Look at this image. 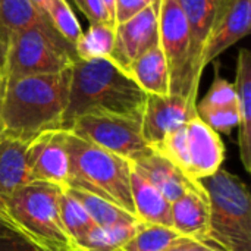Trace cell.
Segmentation results:
<instances>
[{"label": "cell", "mask_w": 251, "mask_h": 251, "mask_svg": "<svg viewBox=\"0 0 251 251\" xmlns=\"http://www.w3.org/2000/svg\"><path fill=\"white\" fill-rule=\"evenodd\" d=\"M71 68L57 74L7 79L0 100V132L29 143L62 129L69 103Z\"/></svg>", "instance_id": "6da1fadb"}, {"label": "cell", "mask_w": 251, "mask_h": 251, "mask_svg": "<svg viewBox=\"0 0 251 251\" xmlns=\"http://www.w3.org/2000/svg\"><path fill=\"white\" fill-rule=\"evenodd\" d=\"M147 94L135 81L110 59L81 60L71 68L69 103L62 129H68L75 118L87 113H113L140 118Z\"/></svg>", "instance_id": "7a4b0ae2"}, {"label": "cell", "mask_w": 251, "mask_h": 251, "mask_svg": "<svg viewBox=\"0 0 251 251\" xmlns=\"http://www.w3.org/2000/svg\"><path fill=\"white\" fill-rule=\"evenodd\" d=\"M62 188L34 181L0 199V222L41 251H82L69 237L59 207Z\"/></svg>", "instance_id": "3957f363"}, {"label": "cell", "mask_w": 251, "mask_h": 251, "mask_svg": "<svg viewBox=\"0 0 251 251\" xmlns=\"http://www.w3.org/2000/svg\"><path fill=\"white\" fill-rule=\"evenodd\" d=\"M60 131L69 160L66 188L94 194L135 218L131 197L132 163L71 131Z\"/></svg>", "instance_id": "277c9868"}, {"label": "cell", "mask_w": 251, "mask_h": 251, "mask_svg": "<svg viewBox=\"0 0 251 251\" xmlns=\"http://www.w3.org/2000/svg\"><path fill=\"white\" fill-rule=\"evenodd\" d=\"M200 184L210 203V238L228 251H251V199L243 179L221 168Z\"/></svg>", "instance_id": "5b68a950"}, {"label": "cell", "mask_w": 251, "mask_h": 251, "mask_svg": "<svg viewBox=\"0 0 251 251\" xmlns=\"http://www.w3.org/2000/svg\"><path fill=\"white\" fill-rule=\"evenodd\" d=\"M75 60L74 47L56 32L40 28L6 32L7 79L57 74L72 68Z\"/></svg>", "instance_id": "8992f818"}, {"label": "cell", "mask_w": 251, "mask_h": 251, "mask_svg": "<svg viewBox=\"0 0 251 251\" xmlns=\"http://www.w3.org/2000/svg\"><path fill=\"white\" fill-rule=\"evenodd\" d=\"M153 151L172 162L191 181H201L216 174L225 160L221 135L199 116L171 132Z\"/></svg>", "instance_id": "52a82bcc"}, {"label": "cell", "mask_w": 251, "mask_h": 251, "mask_svg": "<svg viewBox=\"0 0 251 251\" xmlns=\"http://www.w3.org/2000/svg\"><path fill=\"white\" fill-rule=\"evenodd\" d=\"M159 46L165 54L171 94H179L197 103L200 78L193 66L191 35L188 22L176 0H162L159 10Z\"/></svg>", "instance_id": "ba28073f"}, {"label": "cell", "mask_w": 251, "mask_h": 251, "mask_svg": "<svg viewBox=\"0 0 251 251\" xmlns=\"http://www.w3.org/2000/svg\"><path fill=\"white\" fill-rule=\"evenodd\" d=\"M66 131L131 163L151 151L143 137L140 118L113 113H87L75 118Z\"/></svg>", "instance_id": "9c48e42d"}, {"label": "cell", "mask_w": 251, "mask_h": 251, "mask_svg": "<svg viewBox=\"0 0 251 251\" xmlns=\"http://www.w3.org/2000/svg\"><path fill=\"white\" fill-rule=\"evenodd\" d=\"M196 106L197 103L179 94H147L141 116V131L147 146L151 150L157 149L171 132L196 118Z\"/></svg>", "instance_id": "30bf717a"}, {"label": "cell", "mask_w": 251, "mask_h": 251, "mask_svg": "<svg viewBox=\"0 0 251 251\" xmlns=\"http://www.w3.org/2000/svg\"><path fill=\"white\" fill-rule=\"evenodd\" d=\"M159 10L160 1L116 25L115 47L109 59L125 72L132 60L159 44Z\"/></svg>", "instance_id": "8fae6325"}, {"label": "cell", "mask_w": 251, "mask_h": 251, "mask_svg": "<svg viewBox=\"0 0 251 251\" xmlns=\"http://www.w3.org/2000/svg\"><path fill=\"white\" fill-rule=\"evenodd\" d=\"M26 163L32 181L65 190L68 187L69 160L62 141V131L43 132L31 140L26 147Z\"/></svg>", "instance_id": "7c38bea8"}, {"label": "cell", "mask_w": 251, "mask_h": 251, "mask_svg": "<svg viewBox=\"0 0 251 251\" xmlns=\"http://www.w3.org/2000/svg\"><path fill=\"white\" fill-rule=\"evenodd\" d=\"M251 0H224L203 49V66L250 34Z\"/></svg>", "instance_id": "4fadbf2b"}, {"label": "cell", "mask_w": 251, "mask_h": 251, "mask_svg": "<svg viewBox=\"0 0 251 251\" xmlns=\"http://www.w3.org/2000/svg\"><path fill=\"white\" fill-rule=\"evenodd\" d=\"M172 229L181 237L210 238V203L200 181H193L185 193L172 203Z\"/></svg>", "instance_id": "5bb4252c"}, {"label": "cell", "mask_w": 251, "mask_h": 251, "mask_svg": "<svg viewBox=\"0 0 251 251\" xmlns=\"http://www.w3.org/2000/svg\"><path fill=\"white\" fill-rule=\"evenodd\" d=\"M176 3L181 6L188 22L191 35L193 66L197 78L201 79L204 71L203 49L224 0H176Z\"/></svg>", "instance_id": "9a60e30c"}, {"label": "cell", "mask_w": 251, "mask_h": 251, "mask_svg": "<svg viewBox=\"0 0 251 251\" xmlns=\"http://www.w3.org/2000/svg\"><path fill=\"white\" fill-rule=\"evenodd\" d=\"M28 143L0 132V199L34 182L26 163Z\"/></svg>", "instance_id": "2e32d148"}, {"label": "cell", "mask_w": 251, "mask_h": 251, "mask_svg": "<svg viewBox=\"0 0 251 251\" xmlns=\"http://www.w3.org/2000/svg\"><path fill=\"white\" fill-rule=\"evenodd\" d=\"M132 169L154 185L171 203L178 200L193 182L172 162L153 150L134 162Z\"/></svg>", "instance_id": "e0dca14e"}, {"label": "cell", "mask_w": 251, "mask_h": 251, "mask_svg": "<svg viewBox=\"0 0 251 251\" xmlns=\"http://www.w3.org/2000/svg\"><path fill=\"white\" fill-rule=\"evenodd\" d=\"M234 85L237 91V103L240 112V159L244 169L251 172V53L247 49H240L238 51Z\"/></svg>", "instance_id": "ac0fdd59"}, {"label": "cell", "mask_w": 251, "mask_h": 251, "mask_svg": "<svg viewBox=\"0 0 251 251\" xmlns=\"http://www.w3.org/2000/svg\"><path fill=\"white\" fill-rule=\"evenodd\" d=\"M131 197L137 221L172 228V203L134 169L131 172Z\"/></svg>", "instance_id": "d6986e66"}, {"label": "cell", "mask_w": 251, "mask_h": 251, "mask_svg": "<svg viewBox=\"0 0 251 251\" xmlns=\"http://www.w3.org/2000/svg\"><path fill=\"white\" fill-rule=\"evenodd\" d=\"M126 72L146 94H171L169 69L159 44L132 60L126 68Z\"/></svg>", "instance_id": "ffe728a7"}, {"label": "cell", "mask_w": 251, "mask_h": 251, "mask_svg": "<svg viewBox=\"0 0 251 251\" xmlns=\"http://www.w3.org/2000/svg\"><path fill=\"white\" fill-rule=\"evenodd\" d=\"M32 28L56 32L49 18L29 0H0V29L4 34Z\"/></svg>", "instance_id": "44dd1931"}, {"label": "cell", "mask_w": 251, "mask_h": 251, "mask_svg": "<svg viewBox=\"0 0 251 251\" xmlns=\"http://www.w3.org/2000/svg\"><path fill=\"white\" fill-rule=\"evenodd\" d=\"M115 26L110 24H90L74 46L76 59L97 60L109 59L115 47Z\"/></svg>", "instance_id": "7402d4cb"}, {"label": "cell", "mask_w": 251, "mask_h": 251, "mask_svg": "<svg viewBox=\"0 0 251 251\" xmlns=\"http://www.w3.org/2000/svg\"><path fill=\"white\" fill-rule=\"evenodd\" d=\"M59 207L63 225L69 237L82 250V244L85 243L91 231L96 228L94 222L91 221L90 215L82 207V204L68 190H62L59 197Z\"/></svg>", "instance_id": "603a6c76"}, {"label": "cell", "mask_w": 251, "mask_h": 251, "mask_svg": "<svg viewBox=\"0 0 251 251\" xmlns=\"http://www.w3.org/2000/svg\"><path fill=\"white\" fill-rule=\"evenodd\" d=\"M178 237L172 228L138 222L134 235L118 251H165Z\"/></svg>", "instance_id": "cb8c5ba5"}, {"label": "cell", "mask_w": 251, "mask_h": 251, "mask_svg": "<svg viewBox=\"0 0 251 251\" xmlns=\"http://www.w3.org/2000/svg\"><path fill=\"white\" fill-rule=\"evenodd\" d=\"M137 219L110 226H96L82 244L84 251H118L135 232Z\"/></svg>", "instance_id": "d4e9b609"}, {"label": "cell", "mask_w": 251, "mask_h": 251, "mask_svg": "<svg viewBox=\"0 0 251 251\" xmlns=\"http://www.w3.org/2000/svg\"><path fill=\"white\" fill-rule=\"evenodd\" d=\"M65 190H68L82 204V207L87 210V213L90 215V218L96 226H110V225H115L119 222H126V221L135 219L134 216L124 212L118 206H115L94 194L79 191V190H72V188H65Z\"/></svg>", "instance_id": "484cf974"}, {"label": "cell", "mask_w": 251, "mask_h": 251, "mask_svg": "<svg viewBox=\"0 0 251 251\" xmlns=\"http://www.w3.org/2000/svg\"><path fill=\"white\" fill-rule=\"evenodd\" d=\"M46 16L49 18L53 29L69 44L75 46L82 35V28L78 18L74 13L68 0H49L46 7Z\"/></svg>", "instance_id": "4316f807"}, {"label": "cell", "mask_w": 251, "mask_h": 251, "mask_svg": "<svg viewBox=\"0 0 251 251\" xmlns=\"http://www.w3.org/2000/svg\"><path fill=\"white\" fill-rule=\"evenodd\" d=\"M238 106L235 85L224 78L219 71L215 72V79L204 96V99L197 103L196 109H224Z\"/></svg>", "instance_id": "83f0119b"}, {"label": "cell", "mask_w": 251, "mask_h": 251, "mask_svg": "<svg viewBox=\"0 0 251 251\" xmlns=\"http://www.w3.org/2000/svg\"><path fill=\"white\" fill-rule=\"evenodd\" d=\"M165 251H228L212 238L197 240L188 237H178Z\"/></svg>", "instance_id": "f1b7e54d"}, {"label": "cell", "mask_w": 251, "mask_h": 251, "mask_svg": "<svg viewBox=\"0 0 251 251\" xmlns=\"http://www.w3.org/2000/svg\"><path fill=\"white\" fill-rule=\"evenodd\" d=\"M74 3L90 21V24H110L115 26L101 0H74Z\"/></svg>", "instance_id": "f546056e"}, {"label": "cell", "mask_w": 251, "mask_h": 251, "mask_svg": "<svg viewBox=\"0 0 251 251\" xmlns=\"http://www.w3.org/2000/svg\"><path fill=\"white\" fill-rule=\"evenodd\" d=\"M159 1H162V0H116V7H115L116 25L128 21L134 15L140 13L141 10H144L149 6L159 3Z\"/></svg>", "instance_id": "4dcf8cb0"}, {"label": "cell", "mask_w": 251, "mask_h": 251, "mask_svg": "<svg viewBox=\"0 0 251 251\" xmlns=\"http://www.w3.org/2000/svg\"><path fill=\"white\" fill-rule=\"evenodd\" d=\"M0 251H41L35 249L34 246L28 244L22 238L16 237L15 234L12 237L0 240Z\"/></svg>", "instance_id": "1f68e13d"}, {"label": "cell", "mask_w": 251, "mask_h": 251, "mask_svg": "<svg viewBox=\"0 0 251 251\" xmlns=\"http://www.w3.org/2000/svg\"><path fill=\"white\" fill-rule=\"evenodd\" d=\"M4 60H6V34L0 29V69L4 71Z\"/></svg>", "instance_id": "d6a6232c"}, {"label": "cell", "mask_w": 251, "mask_h": 251, "mask_svg": "<svg viewBox=\"0 0 251 251\" xmlns=\"http://www.w3.org/2000/svg\"><path fill=\"white\" fill-rule=\"evenodd\" d=\"M101 3H103V6L106 7V10H107V13H109V16H110V19L113 21V24H115V26H116V22H115V7H116V0H101Z\"/></svg>", "instance_id": "836d02e7"}, {"label": "cell", "mask_w": 251, "mask_h": 251, "mask_svg": "<svg viewBox=\"0 0 251 251\" xmlns=\"http://www.w3.org/2000/svg\"><path fill=\"white\" fill-rule=\"evenodd\" d=\"M38 10H41L44 15H46V7H47V3H49V0H29Z\"/></svg>", "instance_id": "e575fe53"}, {"label": "cell", "mask_w": 251, "mask_h": 251, "mask_svg": "<svg viewBox=\"0 0 251 251\" xmlns=\"http://www.w3.org/2000/svg\"><path fill=\"white\" fill-rule=\"evenodd\" d=\"M13 235V232H10L1 222H0V240H3V238H7V237H12Z\"/></svg>", "instance_id": "d590c367"}, {"label": "cell", "mask_w": 251, "mask_h": 251, "mask_svg": "<svg viewBox=\"0 0 251 251\" xmlns=\"http://www.w3.org/2000/svg\"><path fill=\"white\" fill-rule=\"evenodd\" d=\"M4 84H6V74H4L3 69H0V100H1V96H3Z\"/></svg>", "instance_id": "8d00e7d4"}]
</instances>
